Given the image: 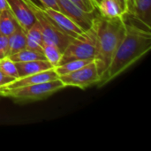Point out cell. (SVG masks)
Instances as JSON below:
<instances>
[{
	"label": "cell",
	"instance_id": "6da1fadb",
	"mask_svg": "<svg viewBox=\"0 0 151 151\" xmlns=\"http://www.w3.org/2000/svg\"><path fill=\"white\" fill-rule=\"evenodd\" d=\"M122 17L126 26V34L109 66L100 76L97 82L99 88L123 73L151 49V27L127 12H125Z\"/></svg>",
	"mask_w": 151,
	"mask_h": 151
},
{
	"label": "cell",
	"instance_id": "7a4b0ae2",
	"mask_svg": "<svg viewBox=\"0 0 151 151\" xmlns=\"http://www.w3.org/2000/svg\"><path fill=\"white\" fill-rule=\"evenodd\" d=\"M93 27L96 35V55L94 61L101 76L125 36L126 26L122 16L105 18L97 13Z\"/></svg>",
	"mask_w": 151,
	"mask_h": 151
},
{
	"label": "cell",
	"instance_id": "3957f363",
	"mask_svg": "<svg viewBox=\"0 0 151 151\" xmlns=\"http://www.w3.org/2000/svg\"><path fill=\"white\" fill-rule=\"evenodd\" d=\"M64 88H65V85L59 79H58L21 88H1L0 96L12 98L16 102L26 103L45 99Z\"/></svg>",
	"mask_w": 151,
	"mask_h": 151
},
{
	"label": "cell",
	"instance_id": "277c9868",
	"mask_svg": "<svg viewBox=\"0 0 151 151\" xmlns=\"http://www.w3.org/2000/svg\"><path fill=\"white\" fill-rule=\"evenodd\" d=\"M96 55V35L92 26L87 31L74 37L62 54L58 65L75 59H95ZM57 65V66H58Z\"/></svg>",
	"mask_w": 151,
	"mask_h": 151
},
{
	"label": "cell",
	"instance_id": "5b68a950",
	"mask_svg": "<svg viewBox=\"0 0 151 151\" xmlns=\"http://www.w3.org/2000/svg\"><path fill=\"white\" fill-rule=\"evenodd\" d=\"M33 11L36 20L41 26V30L42 34L43 44L50 43L58 46L59 50L64 52L67 45L73 39V37L69 36L65 33L62 32L57 25L52 21V19L44 12L43 8L35 4L33 2L26 1Z\"/></svg>",
	"mask_w": 151,
	"mask_h": 151
},
{
	"label": "cell",
	"instance_id": "8992f818",
	"mask_svg": "<svg viewBox=\"0 0 151 151\" xmlns=\"http://www.w3.org/2000/svg\"><path fill=\"white\" fill-rule=\"evenodd\" d=\"M100 75L97 71L95 61H91L81 68L59 76V80L65 87H76L80 88H86L99 81Z\"/></svg>",
	"mask_w": 151,
	"mask_h": 151
},
{
	"label": "cell",
	"instance_id": "52a82bcc",
	"mask_svg": "<svg viewBox=\"0 0 151 151\" xmlns=\"http://www.w3.org/2000/svg\"><path fill=\"white\" fill-rule=\"evenodd\" d=\"M58 11L71 19L83 31L92 27L97 15V10L93 12H87L78 7L70 0H57Z\"/></svg>",
	"mask_w": 151,
	"mask_h": 151
},
{
	"label": "cell",
	"instance_id": "ba28073f",
	"mask_svg": "<svg viewBox=\"0 0 151 151\" xmlns=\"http://www.w3.org/2000/svg\"><path fill=\"white\" fill-rule=\"evenodd\" d=\"M9 8L20 27L27 32L36 21L35 16L25 0H6Z\"/></svg>",
	"mask_w": 151,
	"mask_h": 151
},
{
	"label": "cell",
	"instance_id": "9c48e42d",
	"mask_svg": "<svg viewBox=\"0 0 151 151\" xmlns=\"http://www.w3.org/2000/svg\"><path fill=\"white\" fill-rule=\"evenodd\" d=\"M44 12L52 19V21L57 25V27L64 33L68 35L71 37H76L84 32L77 24H75L71 19L67 16L60 12L59 11L50 9V8H43Z\"/></svg>",
	"mask_w": 151,
	"mask_h": 151
},
{
	"label": "cell",
	"instance_id": "30bf717a",
	"mask_svg": "<svg viewBox=\"0 0 151 151\" xmlns=\"http://www.w3.org/2000/svg\"><path fill=\"white\" fill-rule=\"evenodd\" d=\"M59 79V76L56 73L54 68H51L50 70L41 72L38 73L31 74L28 76H25L22 78H18L14 80L10 84L6 85L3 88H21V87H26V86H30V85H35L38 83H42V82H47L54 80Z\"/></svg>",
	"mask_w": 151,
	"mask_h": 151
},
{
	"label": "cell",
	"instance_id": "8fae6325",
	"mask_svg": "<svg viewBox=\"0 0 151 151\" xmlns=\"http://www.w3.org/2000/svg\"><path fill=\"white\" fill-rule=\"evenodd\" d=\"M19 73V78L28 76L31 74L38 73L54 68V66L46 59L43 60H32L27 62L15 63Z\"/></svg>",
	"mask_w": 151,
	"mask_h": 151
},
{
	"label": "cell",
	"instance_id": "7c38bea8",
	"mask_svg": "<svg viewBox=\"0 0 151 151\" xmlns=\"http://www.w3.org/2000/svg\"><path fill=\"white\" fill-rule=\"evenodd\" d=\"M127 13L151 27V0H135L133 8Z\"/></svg>",
	"mask_w": 151,
	"mask_h": 151
},
{
	"label": "cell",
	"instance_id": "4fadbf2b",
	"mask_svg": "<svg viewBox=\"0 0 151 151\" xmlns=\"http://www.w3.org/2000/svg\"><path fill=\"white\" fill-rule=\"evenodd\" d=\"M20 27V25L12 13L10 8L0 12V35L8 37Z\"/></svg>",
	"mask_w": 151,
	"mask_h": 151
},
{
	"label": "cell",
	"instance_id": "5bb4252c",
	"mask_svg": "<svg viewBox=\"0 0 151 151\" xmlns=\"http://www.w3.org/2000/svg\"><path fill=\"white\" fill-rule=\"evenodd\" d=\"M26 35H27V48L42 52L43 39L41 30V26L37 20L26 32Z\"/></svg>",
	"mask_w": 151,
	"mask_h": 151
},
{
	"label": "cell",
	"instance_id": "9a60e30c",
	"mask_svg": "<svg viewBox=\"0 0 151 151\" xmlns=\"http://www.w3.org/2000/svg\"><path fill=\"white\" fill-rule=\"evenodd\" d=\"M8 48L9 56L27 48V35L22 27L8 36Z\"/></svg>",
	"mask_w": 151,
	"mask_h": 151
},
{
	"label": "cell",
	"instance_id": "2e32d148",
	"mask_svg": "<svg viewBox=\"0 0 151 151\" xmlns=\"http://www.w3.org/2000/svg\"><path fill=\"white\" fill-rule=\"evenodd\" d=\"M97 11L100 15L105 18H116L125 13L114 0H102L97 5Z\"/></svg>",
	"mask_w": 151,
	"mask_h": 151
},
{
	"label": "cell",
	"instance_id": "e0dca14e",
	"mask_svg": "<svg viewBox=\"0 0 151 151\" xmlns=\"http://www.w3.org/2000/svg\"><path fill=\"white\" fill-rule=\"evenodd\" d=\"M8 58L12 61H13L14 63L46 59L42 52L36 51V50H30V49H27V48H25V49L19 50V52L11 55Z\"/></svg>",
	"mask_w": 151,
	"mask_h": 151
},
{
	"label": "cell",
	"instance_id": "ac0fdd59",
	"mask_svg": "<svg viewBox=\"0 0 151 151\" xmlns=\"http://www.w3.org/2000/svg\"><path fill=\"white\" fill-rule=\"evenodd\" d=\"M91 61H93V59H75V60L68 61L63 65H58L54 69H55L56 73H58V75L61 76V75H65V74L73 73V72L81 68L82 66L86 65L87 64H88Z\"/></svg>",
	"mask_w": 151,
	"mask_h": 151
},
{
	"label": "cell",
	"instance_id": "d6986e66",
	"mask_svg": "<svg viewBox=\"0 0 151 151\" xmlns=\"http://www.w3.org/2000/svg\"><path fill=\"white\" fill-rule=\"evenodd\" d=\"M42 53L46 58L53 66L54 68L58 65L63 52L59 50V48L54 44L50 43H44L42 46Z\"/></svg>",
	"mask_w": 151,
	"mask_h": 151
},
{
	"label": "cell",
	"instance_id": "ffe728a7",
	"mask_svg": "<svg viewBox=\"0 0 151 151\" xmlns=\"http://www.w3.org/2000/svg\"><path fill=\"white\" fill-rule=\"evenodd\" d=\"M0 71L5 75L13 79L19 78V73L16 68V65L8 57L0 60Z\"/></svg>",
	"mask_w": 151,
	"mask_h": 151
},
{
	"label": "cell",
	"instance_id": "44dd1931",
	"mask_svg": "<svg viewBox=\"0 0 151 151\" xmlns=\"http://www.w3.org/2000/svg\"><path fill=\"white\" fill-rule=\"evenodd\" d=\"M70 1L87 12H93L97 10V6L93 0H70Z\"/></svg>",
	"mask_w": 151,
	"mask_h": 151
},
{
	"label": "cell",
	"instance_id": "7402d4cb",
	"mask_svg": "<svg viewBox=\"0 0 151 151\" xmlns=\"http://www.w3.org/2000/svg\"><path fill=\"white\" fill-rule=\"evenodd\" d=\"M7 57H9L8 37L0 35V60Z\"/></svg>",
	"mask_w": 151,
	"mask_h": 151
},
{
	"label": "cell",
	"instance_id": "603a6c76",
	"mask_svg": "<svg viewBox=\"0 0 151 151\" xmlns=\"http://www.w3.org/2000/svg\"><path fill=\"white\" fill-rule=\"evenodd\" d=\"M38 1L40 2L42 8H50V9L58 11L57 0H38Z\"/></svg>",
	"mask_w": 151,
	"mask_h": 151
},
{
	"label": "cell",
	"instance_id": "cb8c5ba5",
	"mask_svg": "<svg viewBox=\"0 0 151 151\" xmlns=\"http://www.w3.org/2000/svg\"><path fill=\"white\" fill-rule=\"evenodd\" d=\"M15 79L12 78V77H9L7 75H5L4 73H3L1 71H0V89L4 88L6 85L10 84L11 82H12Z\"/></svg>",
	"mask_w": 151,
	"mask_h": 151
},
{
	"label": "cell",
	"instance_id": "d4e9b609",
	"mask_svg": "<svg viewBox=\"0 0 151 151\" xmlns=\"http://www.w3.org/2000/svg\"><path fill=\"white\" fill-rule=\"evenodd\" d=\"M114 1L121 7V9L125 12H127V1L126 0H114Z\"/></svg>",
	"mask_w": 151,
	"mask_h": 151
},
{
	"label": "cell",
	"instance_id": "484cf974",
	"mask_svg": "<svg viewBox=\"0 0 151 151\" xmlns=\"http://www.w3.org/2000/svg\"><path fill=\"white\" fill-rule=\"evenodd\" d=\"M126 1H127V12H128L133 8L135 0H126Z\"/></svg>",
	"mask_w": 151,
	"mask_h": 151
},
{
	"label": "cell",
	"instance_id": "4316f807",
	"mask_svg": "<svg viewBox=\"0 0 151 151\" xmlns=\"http://www.w3.org/2000/svg\"><path fill=\"white\" fill-rule=\"evenodd\" d=\"M7 8H9L7 1L6 0H0V12L4 10V9H7Z\"/></svg>",
	"mask_w": 151,
	"mask_h": 151
},
{
	"label": "cell",
	"instance_id": "83f0119b",
	"mask_svg": "<svg viewBox=\"0 0 151 151\" xmlns=\"http://www.w3.org/2000/svg\"><path fill=\"white\" fill-rule=\"evenodd\" d=\"M25 1H27V2H33V3H35V4H37V3L39 2L38 0H25ZM37 5H38V4H37ZM39 6H40V5H39Z\"/></svg>",
	"mask_w": 151,
	"mask_h": 151
},
{
	"label": "cell",
	"instance_id": "f1b7e54d",
	"mask_svg": "<svg viewBox=\"0 0 151 151\" xmlns=\"http://www.w3.org/2000/svg\"><path fill=\"white\" fill-rule=\"evenodd\" d=\"M93 1L95 2V4H96V6H97V5L100 4V2H101L102 0H93Z\"/></svg>",
	"mask_w": 151,
	"mask_h": 151
}]
</instances>
